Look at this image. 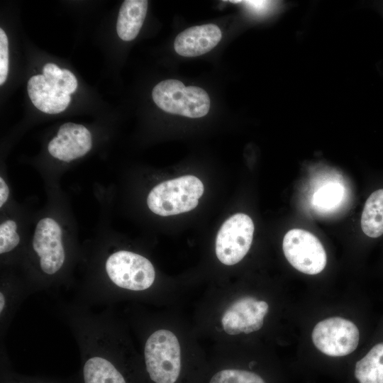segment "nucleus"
I'll list each match as a JSON object with an SVG mask.
<instances>
[{
    "label": "nucleus",
    "mask_w": 383,
    "mask_h": 383,
    "mask_svg": "<svg viewBox=\"0 0 383 383\" xmlns=\"http://www.w3.org/2000/svg\"><path fill=\"white\" fill-rule=\"evenodd\" d=\"M204 190L196 177L182 176L154 187L148 195L147 204L152 212L161 216L188 212L198 205Z\"/></svg>",
    "instance_id": "1"
},
{
    "label": "nucleus",
    "mask_w": 383,
    "mask_h": 383,
    "mask_svg": "<svg viewBox=\"0 0 383 383\" xmlns=\"http://www.w3.org/2000/svg\"><path fill=\"white\" fill-rule=\"evenodd\" d=\"M155 104L162 111L189 118H201L210 109L211 101L202 88L184 84L177 79L159 82L152 91Z\"/></svg>",
    "instance_id": "2"
},
{
    "label": "nucleus",
    "mask_w": 383,
    "mask_h": 383,
    "mask_svg": "<svg viewBox=\"0 0 383 383\" xmlns=\"http://www.w3.org/2000/svg\"><path fill=\"white\" fill-rule=\"evenodd\" d=\"M147 371L155 383H174L181 367L180 346L176 335L166 329L157 330L145 345Z\"/></svg>",
    "instance_id": "3"
},
{
    "label": "nucleus",
    "mask_w": 383,
    "mask_h": 383,
    "mask_svg": "<svg viewBox=\"0 0 383 383\" xmlns=\"http://www.w3.org/2000/svg\"><path fill=\"white\" fill-rule=\"evenodd\" d=\"M105 268L116 285L129 290H145L152 284L155 277L154 267L147 258L127 250L109 255Z\"/></svg>",
    "instance_id": "4"
},
{
    "label": "nucleus",
    "mask_w": 383,
    "mask_h": 383,
    "mask_svg": "<svg viewBox=\"0 0 383 383\" xmlns=\"http://www.w3.org/2000/svg\"><path fill=\"white\" fill-rule=\"evenodd\" d=\"M282 249L292 266L304 274H317L326 265L327 256L323 245L316 236L307 231L289 230L283 238Z\"/></svg>",
    "instance_id": "5"
},
{
    "label": "nucleus",
    "mask_w": 383,
    "mask_h": 383,
    "mask_svg": "<svg viewBox=\"0 0 383 383\" xmlns=\"http://www.w3.org/2000/svg\"><path fill=\"white\" fill-rule=\"evenodd\" d=\"M254 233L251 218L238 213L228 218L219 229L216 239V254L223 264L239 262L249 251Z\"/></svg>",
    "instance_id": "6"
},
{
    "label": "nucleus",
    "mask_w": 383,
    "mask_h": 383,
    "mask_svg": "<svg viewBox=\"0 0 383 383\" xmlns=\"http://www.w3.org/2000/svg\"><path fill=\"white\" fill-rule=\"evenodd\" d=\"M314 345L323 353L342 357L353 353L359 343V331L350 321L332 317L318 322L312 331Z\"/></svg>",
    "instance_id": "7"
},
{
    "label": "nucleus",
    "mask_w": 383,
    "mask_h": 383,
    "mask_svg": "<svg viewBox=\"0 0 383 383\" xmlns=\"http://www.w3.org/2000/svg\"><path fill=\"white\" fill-rule=\"evenodd\" d=\"M32 245L40 257V267L43 272L53 274L64 264L65 253L62 241V229L53 218L40 219L35 228Z\"/></svg>",
    "instance_id": "8"
},
{
    "label": "nucleus",
    "mask_w": 383,
    "mask_h": 383,
    "mask_svg": "<svg viewBox=\"0 0 383 383\" xmlns=\"http://www.w3.org/2000/svg\"><path fill=\"white\" fill-rule=\"evenodd\" d=\"M268 311L265 301L245 296L234 301L224 312L221 323L230 335L250 333L260 329Z\"/></svg>",
    "instance_id": "9"
},
{
    "label": "nucleus",
    "mask_w": 383,
    "mask_h": 383,
    "mask_svg": "<svg viewBox=\"0 0 383 383\" xmlns=\"http://www.w3.org/2000/svg\"><path fill=\"white\" fill-rule=\"evenodd\" d=\"M92 147L90 131L84 126L72 122L62 124L48 145L54 158L70 162L84 156Z\"/></svg>",
    "instance_id": "10"
},
{
    "label": "nucleus",
    "mask_w": 383,
    "mask_h": 383,
    "mask_svg": "<svg viewBox=\"0 0 383 383\" xmlns=\"http://www.w3.org/2000/svg\"><path fill=\"white\" fill-rule=\"evenodd\" d=\"M221 37V31L215 24L192 26L185 29L176 37L174 48L181 56L196 57L215 48Z\"/></svg>",
    "instance_id": "11"
},
{
    "label": "nucleus",
    "mask_w": 383,
    "mask_h": 383,
    "mask_svg": "<svg viewBox=\"0 0 383 383\" xmlns=\"http://www.w3.org/2000/svg\"><path fill=\"white\" fill-rule=\"evenodd\" d=\"M27 91L33 105L48 114L62 112L71 101L70 95L58 94L51 88L43 74L34 75L29 79Z\"/></svg>",
    "instance_id": "12"
},
{
    "label": "nucleus",
    "mask_w": 383,
    "mask_h": 383,
    "mask_svg": "<svg viewBox=\"0 0 383 383\" xmlns=\"http://www.w3.org/2000/svg\"><path fill=\"white\" fill-rule=\"evenodd\" d=\"M147 0H126L119 10L116 31L124 41L135 38L145 21L148 10Z\"/></svg>",
    "instance_id": "13"
},
{
    "label": "nucleus",
    "mask_w": 383,
    "mask_h": 383,
    "mask_svg": "<svg viewBox=\"0 0 383 383\" xmlns=\"http://www.w3.org/2000/svg\"><path fill=\"white\" fill-rule=\"evenodd\" d=\"M361 228L370 238L383 234V189L374 191L367 198L361 216Z\"/></svg>",
    "instance_id": "14"
},
{
    "label": "nucleus",
    "mask_w": 383,
    "mask_h": 383,
    "mask_svg": "<svg viewBox=\"0 0 383 383\" xmlns=\"http://www.w3.org/2000/svg\"><path fill=\"white\" fill-rule=\"evenodd\" d=\"M355 376L360 383H383V343L357 362Z\"/></svg>",
    "instance_id": "15"
},
{
    "label": "nucleus",
    "mask_w": 383,
    "mask_h": 383,
    "mask_svg": "<svg viewBox=\"0 0 383 383\" xmlns=\"http://www.w3.org/2000/svg\"><path fill=\"white\" fill-rule=\"evenodd\" d=\"M83 372L85 383H126L112 363L101 357L89 358L84 366Z\"/></svg>",
    "instance_id": "16"
},
{
    "label": "nucleus",
    "mask_w": 383,
    "mask_h": 383,
    "mask_svg": "<svg viewBox=\"0 0 383 383\" xmlns=\"http://www.w3.org/2000/svg\"><path fill=\"white\" fill-rule=\"evenodd\" d=\"M43 75L49 86L58 94L70 95L77 88V80L74 74L67 69H60L54 63L44 65Z\"/></svg>",
    "instance_id": "17"
},
{
    "label": "nucleus",
    "mask_w": 383,
    "mask_h": 383,
    "mask_svg": "<svg viewBox=\"0 0 383 383\" xmlns=\"http://www.w3.org/2000/svg\"><path fill=\"white\" fill-rule=\"evenodd\" d=\"M209 383H265L257 374L245 370H223L213 376Z\"/></svg>",
    "instance_id": "18"
},
{
    "label": "nucleus",
    "mask_w": 383,
    "mask_h": 383,
    "mask_svg": "<svg viewBox=\"0 0 383 383\" xmlns=\"http://www.w3.org/2000/svg\"><path fill=\"white\" fill-rule=\"evenodd\" d=\"M20 243L17 224L12 219H7L0 225V253L13 250Z\"/></svg>",
    "instance_id": "19"
},
{
    "label": "nucleus",
    "mask_w": 383,
    "mask_h": 383,
    "mask_svg": "<svg viewBox=\"0 0 383 383\" xmlns=\"http://www.w3.org/2000/svg\"><path fill=\"white\" fill-rule=\"evenodd\" d=\"M343 189L339 184H327L314 194L313 204L326 209L332 207L340 201Z\"/></svg>",
    "instance_id": "20"
},
{
    "label": "nucleus",
    "mask_w": 383,
    "mask_h": 383,
    "mask_svg": "<svg viewBox=\"0 0 383 383\" xmlns=\"http://www.w3.org/2000/svg\"><path fill=\"white\" fill-rule=\"evenodd\" d=\"M9 72V41L2 28H0V84L6 82Z\"/></svg>",
    "instance_id": "21"
},
{
    "label": "nucleus",
    "mask_w": 383,
    "mask_h": 383,
    "mask_svg": "<svg viewBox=\"0 0 383 383\" xmlns=\"http://www.w3.org/2000/svg\"><path fill=\"white\" fill-rule=\"evenodd\" d=\"M250 6V9L257 13L265 11L268 6L271 5V1H243Z\"/></svg>",
    "instance_id": "22"
},
{
    "label": "nucleus",
    "mask_w": 383,
    "mask_h": 383,
    "mask_svg": "<svg viewBox=\"0 0 383 383\" xmlns=\"http://www.w3.org/2000/svg\"><path fill=\"white\" fill-rule=\"evenodd\" d=\"M9 189L4 179L0 177V207L6 204L9 199Z\"/></svg>",
    "instance_id": "23"
},
{
    "label": "nucleus",
    "mask_w": 383,
    "mask_h": 383,
    "mask_svg": "<svg viewBox=\"0 0 383 383\" xmlns=\"http://www.w3.org/2000/svg\"><path fill=\"white\" fill-rule=\"evenodd\" d=\"M5 306V297L3 293H0V312L1 313Z\"/></svg>",
    "instance_id": "24"
}]
</instances>
